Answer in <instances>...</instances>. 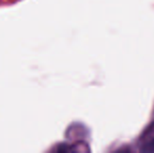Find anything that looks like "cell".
<instances>
[{"instance_id": "obj_1", "label": "cell", "mask_w": 154, "mask_h": 153, "mask_svg": "<svg viewBox=\"0 0 154 153\" xmlns=\"http://www.w3.org/2000/svg\"><path fill=\"white\" fill-rule=\"evenodd\" d=\"M147 147H148V148H147V150H148V151L154 152V137L151 139V142L148 144V146H147Z\"/></svg>"}]
</instances>
